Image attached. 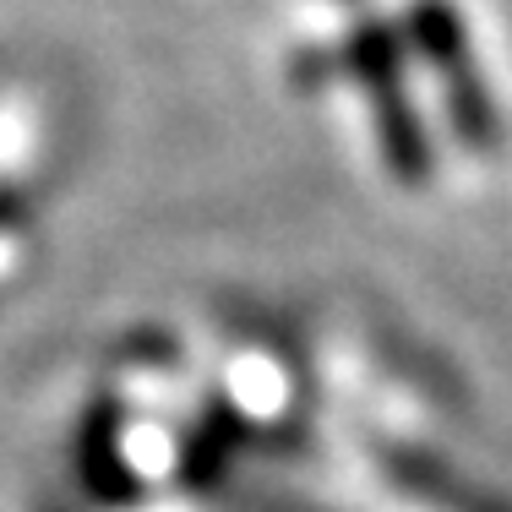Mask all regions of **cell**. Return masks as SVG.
I'll return each instance as SVG.
<instances>
[{
  "label": "cell",
  "mask_w": 512,
  "mask_h": 512,
  "mask_svg": "<svg viewBox=\"0 0 512 512\" xmlns=\"http://www.w3.org/2000/svg\"><path fill=\"white\" fill-rule=\"evenodd\" d=\"M409 44L436 66V77H442V88H447V109H453L463 142L491 148V142H496V109H491V99H485L480 71H474L469 33H463L458 11L447 6V0H414V11H409Z\"/></svg>",
  "instance_id": "obj_1"
},
{
  "label": "cell",
  "mask_w": 512,
  "mask_h": 512,
  "mask_svg": "<svg viewBox=\"0 0 512 512\" xmlns=\"http://www.w3.org/2000/svg\"><path fill=\"white\" fill-rule=\"evenodd\" d=\"M398 33L382 28V22H365L355 28V39H349V71L365 82V93H371L376 115H382V148L393 158V169L404 180H420L425 169H431V148H425L420 137V120H414V109L404 99V77H398Z\"/></svg>",
  "instance_id": "obj_2"
}]
</instances>
